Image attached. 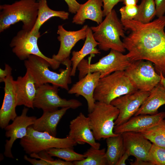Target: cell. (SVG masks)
I'll return each instance as SVG.
<instances>
[{"instance_id": "cell-1", "label": "cell", "mask_w": 165, "mask_h": 165, "mask_svg": "<svg viewBox=\"0 0 165 165\" xmlns=\"http://www.w3.org/2000/svg\"><path fill=\"white\" fill-rule=\"evenodd\" d=\"M121 21L128 32L123 42L131 61H149L165 77V16L146 23L134 20Z\"/></svg>"}, {"instance_id": "cell-2", "label": "cell", "mask_w": 165, "mask_h": 165, "mask_svg": "<svg viewBox=\"0 0 165 165\" xmlns=\"http://www.w3.org/2000/svg\"><path fill=\"white\" fill-rule=\"evenodd\" d=\"M61 64L66 66V69H62L60 73H57L50 70L49 67L51 65L49 62L39 56L31 55L24 61L26 71L32 77L36 88L45 84L50 83L68 90V85L72 83V61L68 58Z\"/></svg>"}, {"instance_id": "cell-3", "label": "cell", "mask_w": 165, "mask_h": 165, "mask_svg": "<svg viewBox=\"0 0 165 165\" xmlns=\"http://www.w3.org/2000/svg\"><path fill=\"white\" fill-rule=\"evenodd\" d=\"M38 2L35 0H20L11 4L0 6V32L21 21L22 29L31 31L38 16Z\"/></svg>"}, {"instance_id": "cell-4", "label": "cell", "mask_w": 165, "mask_h": 165, "mask_svg": "<svg viewBox=\"0 0 165 165\" xmlns=\"http://www.w3.org/2000/svg\"><path fill=\"white\" fill-rule=\"evenodd\" d=\"M90 27L95 39L98 42L101 50H115L122 53L126 51L121 39L125 36L123 26L114 9L109 13L101 23Z\"/></svg>"}, {"instance_id": "cell-5", "label": "cell", "mask_w": 165, "mask_h": 165, "mask_svg": "<svg viewBox=\"0 0 165 165\" xmlns=\"http://www.w3.org/2000/svg\"><path fill=\"white\" fill-rule=\"evenodd\" d=\"M137 90L126 75L119 71L100 78L94 93L96 101L110 104L114 99Z\"/></svg>"}, {"instance_id": "cell-6", "label": "cell", "mask_w": 165, "mask_h": 165, "mask_svg": "<svg viewBox=\"0 0 165 165\" xmlns=\"http://www.w3.org/2000/svg\"><path fill=\"white\" fill-rule=\"evenodd\" d=\"M119 113V109L111 104L95 102L92 111L88 115L90 127L97 140L117 135L113 131L115 121Z\"/></svg>"}, {"instance_id": "cell-7", "label": "cell", "mask_w": 165, "mask_h": 165, "mask_svg": "<svg viewBox=\"0 0 165 165\" xmlns=\"http://www.w3.org/2000/svg\"><path fill=\"white\" fill-rule=\"evenodd\" d=\"M20 143L29 155L38 154L52 148H73L77 144L67 136L65 138H57L46 132L36 130L31 126L28 127L27 135L21 139Z\"/></svg>"}, {"instance_id": "cell-8", "label": "cell", "mask_w": 165, "mask_h": 165, "mask_svg": "<svg viewBox=\"0 0 165 165\" xmlns=\"http://www.w3.org/2000/svg\"><path fill=\"white\" fill-rule=\"evenodd\" d=\"M90 61L83 59L78 64L79 80L89 72H98L102 78L117 71H124L132 62L127 54L113 50L95 63L91 64Z\"/></svg>"}, {"instance_id": "cell-9", "label": "cell", "mask_w": 165, "mask_h": 165, "mask_svg": "<svg viewBox=\"0 0 165 165\" xmlns=\"http://www.w3.org/2000/svg\"><path fill=\"white\" fill-rule=\"evenodd\" d=\"M40 32L32 33L31 31L22 29L13 38L10 44L13 53L20 60L27 59L31 55L41 57L47 61L53 69L58 68L61 63L44 55L40 50L38 40Z\"/></svg>"}, {"instance_id": "cell-10", "label": "cell", "mask_w": 165, "mask_h": 165, "mask_svg": "<svg viewBox=\"0 0 165 165\" xmlns=\"http://www.w3.org/2000/svg\"><path fill=\"white\" fill-rule=\"evenodd\" d=\"M149 61H132L124 70L127 76L137 90L150 91L160 82L161 77Z\"/></svg>"}, {"instance_id": "cell-11", "label": "cell", "mask_w": 165, "mask_h": 165, "mask_svg": "<svg viewBox=\"0 0 165 165\" xmlns=\"http://www.w3.org/2000/svg\"><path fill=\"white\" fill-rule=\"evenodd\" d=\"M58 88L48 83L37 87L34 107L41 109L43 111H53L60 107L75 109L82 105V103L77 99L67 100L61 98L58 94Z\"/></svg>"}, {"instance_id": "cell-12", "label": "cell", "mask_w": 165, "mask_h": 165, "mask_svg": "<svg viewBox=\"0 0 165 165\" xmlns=\"http://www.w3.org/2000/svg\"><path fill=\"white\" fill-rule=\"evenodd\" d=\"M149 94L150 92L138 90L112 100L110 104L119 111L118 116L115 121V126L124 123L134 115Z\"/></svg>"}, {"instance_id": "cell-13", "label": "cell", "mask_w": 165, "mask_h": 165, "mask_svg": "<svg viewBox=\"0 0 165 165\" xmlns=\"http://www.w3.org/2000/svg\"><path fill=\"white\" fill-rule=\"evenodd\" d=\"M28 110L24 107L21 114L17 116L10 124H8L4 128L6 130L5 136L9 138L6 140L5 146L4 154L8 158L13 159L12 148L15 141L18 139H22L27 134L28 127L32 125L37 119L35 116H28L27 114Z\"/></svg>"}, {"instance_id": "cell-14", "label": "cell", "mask_w": 165, "mask_h": 165, "mask_svg": "<svg viewBox=\"0 0 165 165\" xmlns=\"http://www.w3.org/2000/svg\"><path fill=\"white\" fill-rule=\"evenodd\" d=\"M89 27L84 25L80 29L76 31H68L62 25L58 26L57 39L60 42V47L56 54H54L52 58L61 63L69 58L71 51L75 44L81 40L86 38Z\"/></svg>"}, {"instance_id": "cell-15", "label": "cell", "mask_w": 165, "mask_h": 165, "mask_svg": "<svg viewBox=\"0 0 165 165\" xmlns=\"http://www.w3.org/2000/svg\"><path fill=\"white\" fill-rule=\"evenodd\" d=\"M67 136L72 138L77 144L83 145L87 143L95 148H100L101 144L96 141L88 117L82 112H80L70 121L69 131Z\"/></svg>"}, {"instance_id": "cell-16", "label": "cell", "mask_w": 165, "mask_h": 165, "mask_svg": "<svg viewBox=\"0 0 165 165\" xmlns=\"http://www.w3.org/2000/svg\"><path fill=\"white\" fill-rule=\"evenodd\" d=\"M122 134L125 151L136 158L149 162V154L152 143L149 140L139 132H126Z\"/></svg>"}, {"instance_id": "cell-17", "label": "cell", "mask_w": 165, "mask_h": 165, "mask_svg": "<svg viewBox=\"0 0 165 165\" xmlns=\"http://www.w3.org/2000/svg\"><path fill=\"white\" fill-rule=\"evenodd\" d=\"M14 79L12 76H8L4 80V96L0 110V127L4 129L10 120L13 121L17 116L16 112L17 102L14 86Z\"/></svg>"}, {"instance_id": "cell-18", "label": "cell", "mask_w": 165, "mask_h": 165, "mask_svg": "<svg viewBox=\"0 0 165 165\" xmlns=\"http://www.w3.org/2000/svg\"><path fill=\"white\" fill-rule=\"evenodd\" d=\"M100 75V73L98 72H89L68 90L69 94L81 95L86 99L89 112L92 111L95 105L96 101L94 98V93Z\"/></svg>"}, {"instance_id": "cell-19", "label": "cell", "mask_w": 165, "mask_h": 165, "mask_svg": "<svg viewBox=\"0 0 165 165\" xmlns=\"http://www.w3.org/2000/svg\"><path fill=\"white\" fill-rule=\"evenodd\" d=\"M17 106L23 105L33 109L34 101L36 93L34 81L29 72L26 71L23 76H19L14 81Z\"/></svg>"}, {"instance_id": "cell-20", "label": "cell", "mask_w": 165, "mask_h": 165, "mask_svg": "<svg viewBox=\"0 0 165 165\" xmlns=\"http://www.w3.org/2000/svg\"><path fill=\"white\" fill-rule=\"evenodd\" d=\"M164 118L165 112L154 115H139L131 117L120 125L115 126L113 131L116 134L130 131L137 132L155 125Z\"/></svg>"}, {"instance_id": "cell-21", "label": "cell", "mask_w": 165, "mask_h": 165, "mask_svg": "<svg viewBox=\"0 0 165 165\" xmlns=\"http://www.w3.org/2000/svg\"><path fill=\"white\" fill-rule=\"evenodd\" d=\"M102 0H88L80 4V7L72 19V22L82 25L86 19L96 22L98 24L103 21Z\"/></svg>"}, {"instance_id": "cell-22", "label": "cell", "mask_w": 165, "mask_h": 165, "mask_svg": "<svg viewBox=\"0 0 165 165\" xmlns=\"http://www.w3.org/2000/svg\"><path fill=\"white\" fill-rule=\"evenodd\" d=\"M69 107L61 108L53 111H43L42 116L36 119L32 127L35 130L40 132H46L56 137L57 128L61 119Z\"/></svg>"}, {"instance_id": "cell-23", "label": "cell", "mask_w": 165, "mask_h": 165, "mask_svg": "<svg viewBox=\"0 0 165 165\" xmlns=\"http://www.w3.org/2000/svg\"><path fill=\"white\" fill-rule=\"evenodd\" d=\"M165 105V88L160 82L150 91L146 100L134 115H154L158 110Z\"/></svg>"}, {"instance_id": "cell-24", "label": "cell", "mask_w": 165, "mask_h": 165, "mask_svg": "<svg viewBox=\"0 0 165 165\" xmlns=\"http://www.w3.org/2000/svg\"><path fill=\"white\" fill-rule=\"evenodd\" d=\"M98 45V42L94 38L92 30L89 27L83 47L79 51H73L72 52V56L71 59L72 67L71 76H75L78 64L86 56L90 54L94 55L101 53L96 48Z\"/></svg>"}, {"instance_id": "cell-25", "label": "cell", "mask_w": 165, "mask_h": 165, "mask_svg": "<svg viewBox=\"0 0 165 165\" xmlns=\"http://www.w3.org/2000/svg\"><path fill=\"white\" fill-rule=\"evenodd\" d=\"M38 2V16L35 24L31 31L32 33H38L41 26L50 18L58 17L65 20L68 18L69 14L64 11H56L48 6L46 0H39Z\"/></svg>"}, {"instance_id": "cell-26", "label": "cell", "mask_w": 165, "mask_h": 165, "mask_svg": "<svg viewBox=\"0 0 165 165\" xmlns=\"http://www.w3.org/2000/svg\"><path fill=\"white\" fill-rule=\"evenodd\" d=\"M105 157L107 165H116L125 150L122 134L106 139Z\"/></svg>"}, {"instance_id": "cell-27", "label": "cell", "mask_w": 165, "mask_h": 165, "mask_svg": "<svg viewBox=\"0 0 165 165\" xmlns=\"http://www.w3.org/2000/svg\"><path fill=\"white\" fill-rule=\"evenodd\" d=\"M137 132L142 134L152 143L165 147V120L163 119L152 127Z\"/></svg>"}, {"instance_id": "cell-28", "label": "cell", "mask_w": 165, "mask_h": 165, "mask_svg": "<svg viewBox=\"0 0 165 165\" xmlns=\"http://www.w3.org/2000/svg\"><path fill=\"white\" fill-rule=\"evenodd\" d=\"M105 148L97 149L91 147L84 154L86 157L83 160L73 162L75 165H107Z\"/></svg>"}, {"instance_id": "cell-29", "label": "cell", "mask_w": 165, "mask_h": 165, "mask_svg": "<svg viewBox=\"0 0 165 165\" xmlns=\"http://www.w3.org/2000/svg\"><path fill=\"white\" fill-rule=\"evenodd\" d=\"M138 7V13L134 20L146 23L151 21L156 16L154 0H141Z\"/></svg>"}, {"instance_id": "cell-30", "label": "cell", "mask_w": 165, "mask_h": 165, "mask_svg": "<svg viewBox=\"0 0 165 165\" xmlns=\"http://www.w3.org/2000/svg\"><path fill=\"white\" fill-rule=\"evenodd\" d=\"M46 151L51 156L56 157L69 162L81 160L86 157L85 154L75 152L73 148H52Z\"/></svg>"}, {"instance_id": "cell-31", "label": "cell", "mask_w": 165, "mask_h": 165, "mask_svg": "<svg viewBox=\"0 0 165 165\" xmlns=\"http://www.w3.org/2000/svg\"><path fill=\"white\" fill-rule=\"evenodd\" d=\"M149 159L152 165H165V147L152 143Z\"/></svg>"}, {"instance_id": "cell-32", "label": "cell", "mask_w": 165, "mask_h": 165, "mask_svg": "<svg viewBox=\"0 0 165 165\" xmlns=\"http://www.w3.org/2000/svg\"><path fill=\"white\" fill-rule=\"evenodd\" d=\"M119 12L121 21L134 20L138 13V5H125L120 9Z\"/></svg>"}, {"instance_id": "cell-33", "label": "cell", "mask_w": 165, "mask_h": 165, "mask_svg": "<svg viewBox=\"0 0 165 165\" xmlns=\"http://www.w3.org/2000/svg\"><path fill=\"white\" fill-rule=\"evenodd\" d=\"M103 16H105L113 9V7L122 0H102Z\"/></svg>"}, {"instance_id": "cell-34", "label": "cell", "mask_w": 165, "mask_h": 165, "mask_svg": "<svg viewBox=\"0 0 165 165\" xmlns=\"http://www.w3.org/2000/svg\"><path fill=\"white\" fill-rule=\"evenodd\" d=\"M156 9V16L160 17L165 13V0H154Z\"/></svg>"}, {"instance_id": "cell-35", "label": "cell", "mask_w": 165, "mask_h": 165, "mask_svg": "<svg viewBox=\"0 0 165 165\" xmlns=\"http://www.w3.org/2000/svg\"><path fill=\"white\" fill-rule=\"evenodd\" d=\"M68 7L69 11L72 14L76 13L79 9L80 4L76 0H64Z\"/></svg>"}, {"instance_id": "cell-36", "label": "cell", "mask_w": 165, "mask_h": 165, "mask_svg": "<svg viewBox=\"0 0 165 165\" xmlns=\"http://www.w3.org/2000/svg\"><path fill=\"white\" fill-rule=\"evenodd\" d=\"M12 68L8 64H5V68H0V82H2L4 79L8 76L11 75Z\"/></svg>"}, {"instance_id": "cell-37", "label": "cell", "mask_w": 165, "mask_h": 165, "mask_svg": "<svg viewBox=\"0 0 165 165\" xmlns=\"http://www.w3.org/2000/svg\"><path fill=\"white\" fill-rule=\"evenodd\" d=\"M24 159L33 165H48L46 161L42 159L37 160L29 158L26 155H25L24 156Z\"/></svg>"}, {"instance_id": "cell-38", "label": "cell", "mask_w": 165, "mask_h": 165, "mask_svg": "<svg viewBox=\"0 0 165 165\" xmlns=\"http://www.w3.org/2000/svg\"><path fill=\"white\" fill-rule=\"evenodd\" d=\"M129 154L127 152H125L120 158L116 165H125L126 161L130 156Z\"/></svg>"}, {"instance_id": "cell-39", "label": "cell", "mask_w": 165, "mask_h": 165, "mask_svg": "<svg viewBox=\"0 0 165 165\" xmlns=\"http://www.w3.org/2000/svg\"><path fill=\"white\" fill-rule=\"evenodd\" d=\"M130 163L132 165H152L149 162L137 158L134 161L131 162Z\"/></svg>"}, {"instance_id": "cell-40", "label": "cell", "mask_w": 165, "mask_h": 165, "mask_svg": "<svg viewBox=\"0 0 165 165\" xmlns=\"http://www.w3.org/2000/svg\"><path fill=\"white\" fill-rule=\"evenodd\" d=\"M138 0H122L125 5H137Z\"/></svg>"}, {"instance_id": "cell-41", "label": "cell", "mask_w": 165, "mask_h": 165, "mask_svg": "<svg viewBox=\"0 0 165 165\" xmlns=\"http://www.w3.org/2000/svg\"><path fill=\"white\" fill-rule=\"evenodd\" d=\"M161 77L160 83L165 88V77H164L162 73L160 74Z\"/></svg>"}]
</instances>
